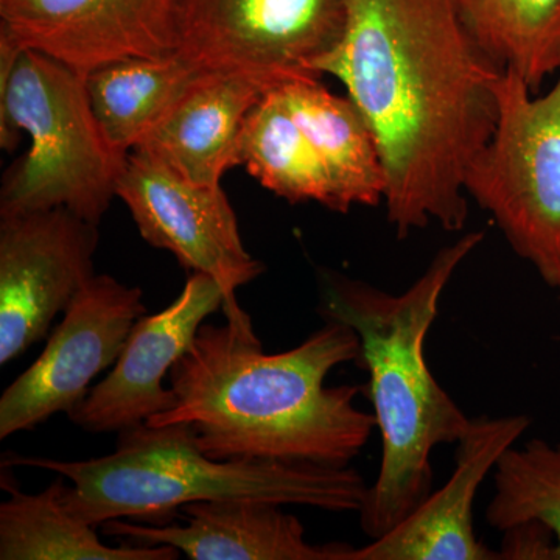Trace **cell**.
Wrapping results in <instances>:
<instances>
[{"label": "cell", "mask_w": 560, "mask_h": 560, "mask_svg": "<svg viewBox=\"0 0 560 560\" xmlns=\"http://www.w3.org/2000/svg\"><path fill=\"white\" fill-rule=\"evenodd\" d=\"M0 35L86 75L178 51V0H0Z\"/></svg>", "instance_id": "cell-11"}, {"label": "cell", "mask_w": 560, "mask_h": 560, "mask_svg": "<svg viewBox=\"0 0 560 560\" xmlns=\"http://www.w3.org/2000/svg\"><path fill=\"white\" fill-rule=\"evenodd\" d=\"M238 165L291 205L313 201L334 209L318 154L294 119L280 86L267 92L249 110L238 139Z\"/></svg>", "instance_id": "cell-19"}, {"label": "cell", "mask_w": 560, "mask_h": 560, "mask_svg": "<svg viewBox=\"0 0 560 560\" xmlns=\"http://www.w3.org/2000/svg\"><path fill=\"white\" fill-rule=\"evenodd\" d=\"M319 70L345 84L377 139L397 237L430 223L464 230L467 171L495 131L506 70L455 0H348L345 33Z\"/></svg>", "instance_id": "cell-1"}, {"label": "cell", "mask_w": 560, "mask_h": 560, "mask_svg": "<svg viewBox=\"0 0 560 560\" xmlns=\"http://www.w3.org/2000/svg\"><path fill=\"white\" fill-rule=\"evenodd\" d=\"M529 425L525 415L471 418L469 430L456 442L448 481L388 533L352 548L348 560H500L499 551L475 534V497Z\"/></svg>", "instance_id": "cell-13"}, {"label": "cell", "mask_w": 560, "mask_h": 560, "mask_svg": "<svg viewBox=\"0 0 560 560\" xmlns=\"http://www.w3.org/2000/svg\"><path fill=\"white\" fill-rule=\"evenodd\" d=\"M294 119L311 140L329 180L335 212L383 205L386 178L370 124L349 97L331 94L320 80L280 86Z\"/></svg>", "instance_id": "cell-16"}, {"label": "cell", "mask_w": 560, "mask_h": 560, "mask_svg": "<svg viewBox=\"0 0 560 560\" xmlns=\"http://www.w3.org/2000/svg\"><path fill=\"white\" fill-rule=\"evenodd\" d=\"M466 194L560 293V72L539 97L517 73L504 72L495 131L471 161Z\"/></svg>", "instance_id": "cell-6"}, {"label": "cell", "mask_w": 560, "mask_h": 560, "mask_svg": "<svg viewBox=\"0 0 560 560\" xmlns=\"http://www.w3.org/2000/svg\"><path fill=\"white\" fill-rule=\"evenodd\" d=\"M500 560H558L555 534L540 522H523L503 530Z\"/></svg>", "instance_id": "cell-22"}, {"label": "cell", "mask_w": 560, "mask_h": 560, "mask_svg": "<svg viewBox=\"0 0 560 560\" xmlns=\"http://www.w3.org/2000/svg\"><path fill=\"white\" fill-rule=\"evenodd\" d=\"M346 18L348 0H178V54L198 69L245 73L270 90L320 80Z\"/></svg>", "instance_id": "cell-7"}, {"label": "cell", "mask_w": 560, "mask_h": 560, "mask_svg": "<svg viewBox=\"0 0 560 560\" xmlns=\"http://www.w3.org/2000/svg\"><path fill=\"white\" fill-rule=\"evenodd\" d=\"M270 91L245 73L201 70L135 150L191 183L221 186L224 173L238 165L249 110Z\"/></svg>", "instance_id": "cell-15"}, {"label": "cell", "mask_w": 560, "mask_h": 560, "mask_svg": "<svg viewBox=\"0 0 560 560\" xmlns=\"http://www.w3.org/2000/svg\"><path fill=\"white\" fill-rule=\"evenodd\" d=\"M98 226L66 208L0 215V364L49 334L94 278Z\"/></svg>", "instance_id": "cell-10"}, {"label": "cell", "mask_w": 560, "mask_h": 560, "mask_svg": "<svg viewBox=\"0 0 560 560\" xmlns=\"http://www.w3.org/2000/svg\"><path fill=\"white\" fill-rule=\"evenodd\" d=\"M482 241L485 232H467L442 248L427 270L397 294L334 271L320 276V315L348 324L359 335L355 363L370 377L366 393L382 436L381 469L359 512L361 529L371 540L388 533L427 499L434 448L456 444L469 430L471 418L427 363L425 340L442 294Z\"/></svg>", "instance_id": "cell-3"}, {"label": "cell", "mask_w": 560, "mask_h": 560, "mask_svg": "<svg viewBox=\"0 0 560 560\" xmlns=\"http://www.w3.org/2000/svg\"><path fill=\"white\" fill-rule=\"evenodd\" d=\"M186 525L108 521L103 534L136 545H168L191 560H348V544L313 545L304 525L279 504L256 500L197 501L179 510Z\"/></svg>", "instance_id": "cell-14"}, {"label": "cell", "mask_w": 560, "mask_h": 560, "mask_svg": "<svg viewBox=\"0 0 560 560\" xmlns=\"http://www.w3.org/2000/svg\"><path fill=\"white\" fill-rule=\"evenodd\" d=\"M3 459L10 467H36L68 478L72 488H62V504L94 526L117 518L167 525L180 508L197 501L256 500L360 512L370 488L350 466L210 458L186 423H142L121 431L116 451L101 458L60 460L5 453Z\"/></svg>", "instance_id": "cell-4"}, {"label": "cell", "mask_w": 560, "mask_h": 560, "mask_svg": "<svg viewBox=\"0 0 560 560\" xmlns=\"http://www.w3.org/2000/svg\"><path fill=\"white\" fill-rule=\"evenodd\" d=\"M486 521L500 533L518 523L540 522L555 534L560 560V442L530 440L501 456Z\"/></svg>", "instance_id": "cell-21"}, {"label": "cell", "mask_w": 560, "mask_h": 560, "mask_svg": "<svg viewBox=\"0 0 560 560\" xmlns=\"http://www.w3.org/2000/svg\"><path fill=\"white\" fill-rule=\"evenodd\" d=\"M201 72L178 51L127 58L84 75L92 113L110 145L131 153Z\"/></svg>", "instance_id": "cell-18"}, {"label": "cell", "mask_w": 560, "mask_h": 560, "mask_svg": "<svg viewBox=\"0 0 560 560\" xmlns=\"http://www.w3.org/2000/svg\"><path fill=\"white\" fill-rule=\"evenodd\" d=\"M224 304L226 294L215 279L191 272L168 307L136 323L113 371L68 412L69 419L88 433H121L171 410L175 396L162 381L189 350L206 318Z\"/></svg>", "instance_id": "cell-12"}, {"label": "cell", "mask_w": 560, "mask_h": 560, "mask_svg": "<svg viewBox=\"0 0 560 560\" xmlns=\"http://www.w3.org/2000/svg\"><path fill=\"white\" fill-rule=\"evenodd\" d=\"M62 315L35 363L3 390L0 440L72 411L92 381L119 360L147 307L139 287L95 275Z\"/></svg>", "instance_id": "cell-9"}, {"label": "cell", "mask_w": 560, "mask_h": 560, "mask_svg": "<svg viewBox=\"0 0 560 560\" xmlns=\"http://www.w3.org/2000/svg\"><path fill=\"white\" fill-rule=\"evenodd\" d=\"M359 353V335L338 320L280 353L264 352L250 320L202 324L168 374L175 404L145 423H186L213 459L348 467L377 422L357 407L364 388L326 378Z\"/></svg>", "instance_id": "cell-2"}, {"label": "cell", "mask_w": 560, "mask_h": 560, "mask_svg": "<svg viewBox=\"0 0 560 560\" xmlns=\"http://www.w3.org/2000/svg\"><path fill=\"white\" fill-rule=\"evenodd\" d=\"M490 58L537 94L560 72V0H455Z\"/></svg>", "instance_id": "cell-20"}, {"label": "cell", "mask_w": 560, "mask_h": 560, "mask_svg": "<svg viewBox=\"0 0 560 560\" xmlns=\"http://www.w3.org/2000/svg\"><path fill=\"white\" fill-rule=\"evenodd\" d=\"M21 132L31 149L3 175L0 215L66 208L98 226L130 153L103 135L84 75L0 35L2 150L13 153Z\"/></svg>", "instance_id": "cell-5"}, {"label": "cell", "mask_w": 560, "mask_h": 560, "mask_svg": "<svg viewBox=\"0 0 560 560\" xmlns=\"http://www.w3.org/2000/svg\"><path fill=\"white\" fill-rule=\"evenodd\" d=\"M39 493L10 490L0 504V559L2 560H176L180 552L168 545L124 544L109 547L95 526L80 521L61 501L65 480Z\"/></svg>", "instance_id": "cell-17"}, {"label": "cell", "mask_w": 560, "mask_h": 560, "mask_svg": "<svg viewBox=\"0 0 560 560\" xmlns=\"http://www.w3.org/2000/svg\"><path fill=\"white\" fill-rule=\"evenodd\" d=\"M117 198L130 210L140 237L176 257L184 270L205 272L223 287L230 323L249 316L235 291L265 271L243 245L237 215L221 186H201L140 151L128 154Z\"/></svg>", "instance_id": "cell-8"}]
</instances>
